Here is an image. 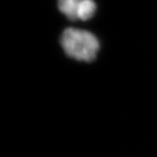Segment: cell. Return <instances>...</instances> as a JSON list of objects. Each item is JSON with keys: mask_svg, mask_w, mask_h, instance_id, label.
I'll list each match as a JSON object with an SVG mask.
<instances>
[{"mask_svg": "<svg viewBox=\"0 0 157 157\" xmlns=\"http://www.w3.org/2000/svg\"><path fill=\"white\" fill-rule=\"evenodd\" d=\"M60 44L65 53L78 61H94L100 50V43L95 36L79 29H66L60 38Z\"/></svg>", "mask_w": 157, "mask_h": 157, "instance_id": "6da1fadb", "label": "cell"}, {"mask_svg": "<svg viewBox=\"0 0 157 157\" xmlns=\"http://www.w3.org/2000/svg\"><path fill=\"white\" fill-rule=\"evenodd\" d=\"M58 7L60 12L73 21L88 20L96 11L94 0H58Z\"/></svg>", "mask_w": 157, "mask_h": 157, "instance_id": "7a4b0ae2", "label": "cell"}]
</instances>
